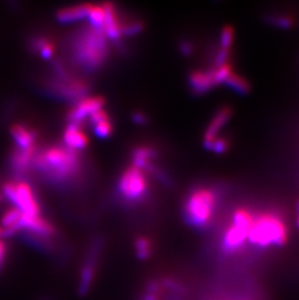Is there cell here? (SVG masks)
Instances as JSON below:
<instances>
[{
  "label": "cell",
  "instance_id": "cell-5",
  "mask_svg": "<svg viewBox=\"0 0 299 300\" xmlns=\"http://www.w3.org/2000/svg\"><path fill=\"white\" fill-rule=\"evenodd\" d=\"M3 192L23 215L39 216L40 206L32 188L25 182H9L3 187Z\"/></svg>",
  "mask_w": 299,
  "mask_h": 300
},
{
  "label": "cell",
  "instance_id": "cell-19",
  "mask_svg": "<svg viewBox=\"0 0 299 300\" xmlns=\"http://www.w3.org/2000/svg\"><path fill=\"white\" fill-rule=\"evenodd\" d=\"M254 221V217L252 213L244 208L237 209L234 212L233 217H232V224L237 226H240L244 229H247L250 231L252 224Z\"/></svg>",
  "mask_w": 299,
  "mask_h": 300
},
{
  "label": "cell",
  "instance_id": "cell-9",
  "mask_svg": "<svg viewBox=\"0 0 299 300\" xmlns=\"http://www.w3.org/2000/svg\"><path fill=\"white\" fill-rule=\"evenodd\" d=\"M249 231L237 225H229L223 237L222 247L225 253H232L242 248L246 239H248Z\"/></svg>",
  "mask_w": 299,
  "mask_h": 300
},
{
  "label": "cell",
  "instance_id": "cell-20",
  "mask_svg": "<svg viewBox=\"0 0 299 300\" xmlns=\"http://www.w3.org/2000/svg\"><path fill=\"white\" fill-rule=\"evenodd\" d=\"M224 84L232 89L238 94H248L250 92V84L243 77L231 73L225 80Z\"/></svg>",
  "mask_w": 299,
  "mask_h": 300
},
{
  "label": "cell",
  "instance_id": "cell-32",
  "mask_svg": "<svg viewBox=\"0 0 299 300\" xmlns=\"http://www.w3.org/2000/svg\"><path fill=\"white\" fill-rule=\"evenodd\" d=\"M181 49H182V52H183L184 54L189 55V54L191 53L193 47H191V45H190L189 43H183L182 46H181Z\"/></svg>",
  "mask_w": 299,
  "mask_h": 300
},
{
  "label": "cell",
  "instance_id": "cell-34",
  "mask_svg": "<svg viewBox=\"0 0 299 300\" xmlns=\"http://www.w3.org/2000/svg\"><path fill=\"white\" fill-rule=\"evenodd\" d=\"M1 199H2V197H1V195H0V202H1Z\"/></svg>",
  "mask_w": 299,
  "mask_h": 300
},
{
  "label": "cell",
  "instance_id": "cell-16",
  "mask_svg": "<svg viewBox=\"0 0 299 300\" xmlns=\"http://www.w3.org/2000/svg\"><path fill=\"white\" fill-rule=\"evenodd\" d=\"M34 156V147L29 149H18L12 157V165L16 172H25L30 163L32 162Z\"/></svg>",
  "mask_w": 299,
  "mask_h": 300
},
{
  "label": "cell",
  "instance_id": "cell-8",
  "mask_svg": "<svg viewBox=\"0 0 299 300\" xmlns=\"http://www.w3.org/2000/svg\"><path fill=\"white\" fill-rule=\"evenodd\" d=\"M104 100L99 96L88 97L79 101L68 114V119L71 122L80 123L86 117L93 115L94 112L102 109Z\"/></svg>",
  "mask_w": 299,
  "mask_h": 300
},
{
  "label": "cell",
  "instance_id": "cell-33",
  "mask_svg": "<svg viewBox=\"0 0 299 300\" xmlns=\"http://www.w3.org/2000/svg\"><path fill=\"white\" fill-rule=\"evenodd\" d=\"M297 225H299V215H298V220H297Z\"/></svg>",
  "mask_w": 299,
  "mask_h": 300
},
{
  "label": "cell",
  "instance_id": "cell-15",
  "mask_svg": "<svg viewBox=\"0 0 299 300\" xmlns=\"http://www.w3.org/2000/svg\"><path fill=\"white\" fill-rule=\"evenodd\" d=\"M91 6V4H78L59 10L56 16L61 23H73L88 17Z\"/></svg>",
  "mask_w": 299,
  "mask_h": 300
},
{
  "label": "cell",
  "instance_id": "cell-22",
  "mask_svg": "<svg viewBox=\"0 0 299 300\" xmlns=\"http://www.w3.org/2000/svg\"><path fill=\"white\" fill-rule=\"evenodd\" d=\"M34 47L36 48L40 55L44 58H50L54 55L55 48L54 45L46 39H38L35 41Z\"/></svg>",
  "mask_w": 299,
  "mask_h": 300
},
{
  "label": "cell",
  "instance_id": "cell-23",
  "mask_svg": "<svg viewBox=\"0 0 299 300\" xmlns=\"http://www.w3.org/2000/svg\"><path fill=\"white\" fill-rule=\"evenodd\" d=\"M213 72H214V80H215L216 84L224 83L225 80L228 78V76L232 73L231 66L229 63L218 66L217 69L213 70Z\"/></svg>",
  "mask_w": 299,
  "mask_h": 300
},
{
  "label": "cell",
  "instance_id": "cell-25",
  "mask_svg": "<svg viewBox=\"0 0 299 300\" xmlns=\"http://www.w3.org/2000/svg\"><path fill=\"white\" fill-rule=\"evenodd\" d=\"M94 126L95 134L100 138L108 137L110 135V133L112 132V124L109 120L98 122V123L94 124Z\"/></svg>",
  "mask_w": 299,
  "mask_h": 300
},
{
  "label": "cell",
  "instance_id": "cell-6",
  "mask_svg": "<svg viewBox=\"0 0 299 300\" xmlns=\"http://www.w3.org/2000/svg\"><path fill=\"white\" fill-rule=\"evenodd\" d=\"M118 187L121 197L130 203L140 202L148 191V183L143 170L133 165L124 171Z\"/></svg>",
  "mask_w": 299,
  "mask_h": 300
},
{
  "label": "cell",
  "instance_id": "cell-11",
  "mask_svg": "<svg viewBox=\"0 0 299 300\" xmlns=\"http://www.w3.org/2000/svg\"><path fill=\"white\" fill-rule=\"evenodd\" d=\"M232 115V111L228 107H224L216 114L212 119L210 124L208 125L204 135V146L207 149L210 148L212 142L217 138L218 133L224 127L225 123L229 121Z\"/></svg>",
  "mask_w": 299,
  "mask_h": 300
},
{
  "label": "cell",
  "instance_id": "cell-4",
  "mask_svg": "<svg viewBox=\"0 0 299 300\" xmlns=\"http://www.w3.org/2000/svg\"><path fill=\"white\" fill-rule=\"evenodd\" d=\"M217 205V196L211 188H200L191 192L184 206L187 224L203 227L211 222Z\"/></svg>",
  "mask_w": 299,
  "mask_h": 300
},
{
  "label": "cell",
  "instance_id": "cell-14",
  "mask_svg": "<svg viewBox=\"0 0 299 300\" xmlns=\"http://www.w3.org/2000/svg\"><path fill=\"white\" fill-rule=\"evenodd\" d=\"M11 134L16 141L19 149H29L34 147L36 139L35 132L22 124H15L11 127Z\"/></svg>",
  "mask_w": 299,
  "mask_h": 300
},
{
  "label": "cell",
  "instance_id": "cell-12",
  "mask_svg": "<svg viewBox=\"0 0 299 300\" xmlns=\"http://www.w3.org/2000/svg\"><path fill=\"white\" fill-rule=\"evenodd\" d=\"M63 139L67 148L71 150H79L83 149L88 144L87 135L81 128L80 123L70 122L66 127Z\"/></svg>",
  "mask_w": 299,
  "mask_h": 300
},
{
  "label": "cell",
  "instance_id": "cell-2",
  "mask_svg": "<svg viewBox=\"0 0 299 300\" xmlns=\"http://www.w3.org/2000/svg\"><path fill=\"white\" fill-rule=\"evenodd\" d=\"M106 35L102 29L90 26L76 37L74 56L84 68L94 69L102 65L108 54Z\"/></svg>",
  "mask_w": 299,
  "mask_h": 300
},
{
  "label": "cell",
  "instance_id": "cell-21",
  "mask_svg": "<svg viewBox=\"0 0 299 300\" xmlns=\"http://www.w3.org/2000/svg\"><path fill=\"white\" fill-rule=\"evenodd\" d=\"M88 18L90 20V24L94 28H101L103 20H104V8L103 5H92L89 12Z\"/></svg>",
  "mask_w": 299,
  "mask_h": 300
},
{
  "label": "cell",
  "instance_id": "cell-7",
  "mask_svg": "<svg viewBox=\"0 0 299 300\" xmlns=\"http://www.w3.org/2000/svg\"><path fill=\"white\" fill-rule=\"evenodd\" d=\"M101 250H102V241L100 239H96L93 241V243L90 246V249L88 250L86 260L81 268V273L79 277L78 288H79L80 295L87 294L93 286L95 272H96V266L98 263V259L101 253Z\"/></svg>",
  "mask_w": 299,
  "mask_h": 300
},
{
  "label": "cell",
  "instance_id": "cell-13",
  "mask_svg": "<svg viewBox=\"0 0 299 300\" xmlns=\"http://www.w3.org/2000/svg\"><path fill=\"white\" fill-rule=\"evenodd\" d=\"M189 84L197 94H202L209 91L216 84L213 70L193 72L189 76Z\"/></svg>",
  "mask_w": 299,
  "mask_h": 300
},
{
  "label": "cell",
  "instance_id": "cell-1",
  "mask_svg": "<svg viewBox=\"0 0 299 300\" xmlns=\"http://www.w3.org/2000/svg\"><path fill=\"white\" fill-rule=\"evenodd\" d=\"M35 163L49 178L63 182L74 176L79 170V157L76 151L67 147H52L39 154Z\"/></svg>",
  "mask_w": 299,
  "mask_h": 300
},
{
  "label": "cell",
  "instance_id": "cell-31",
  "mask_svg": "<svg viewBox=\"0 0 299 300\" xmlns=\"http://www.w3.org/2000/svg\"><path fill=\"white\" fill-rule=\"evenodd\" d=\"M133 119H134V121L137 122V123H144V122H146V118H145V116H144L143 114H141V113L135 114V115L133 116Z\"/></svg>",
  "mask_w": 299,
  "mask_h": 300
},
{
  "label": "cell",
  "instance_id": "cell-10",
  "mask_svg": "<svg viewBox=\"0 0 299 300\" xmlns=\"http://www.w3.org/2000/svg\"><path fill=\"white\" fill-rule=\"evenodd\" d=\"M104 8V20L101 29L106 37L116 40L121 37L122 33V26L120 24L115 7L111 3L103 4Z\"/></svg>",
  "mask_w": 299,
  "mask_h": 300
},
{
  "label": "cell",
  "instance_id": "cell-29",
  "mask_svg": "<svg viewBox=\"0 0 299 300\" xmlns=\"http://www.w3.org/2000/svg\"><path fill=\"white\" fill-rule=\"evenodd\" d=\"M7 255V246L3 241L2 238H0V271L5 263V259Z\"/></svg>",
  "mask_w": 299,
  "mask_h": 300
},
{
  "label": "cell",
  "instance_id": "cell-26",
  "mask_svg": "<svg viewBox=\"0 0 299 300\" xmlns=\"http://www.w3.org/2000/svg\"><path fill=\"white\" fill-rule=\"evenodd\" d=\"M228 148V142L224 138H216L215 140L212 142L210 146V150L214 151L218 154H222L227 150Z\"/></svg>",
  "mask_w": 299,
  "mask_h": 300
},
{
  "label": "cell",
  "instance_id": "cell-3",
  "mask_svg": "<svg viewBox=\"0 0 299 300\" xmlns=\"http://www.w3.org/2000/svg\"><path fill=\"white\" fill-rule=\"evenodd\" d=\"M248 240L257 247L282 246L288 240V228L279 215L266 212L254 218Z\"/></svg>",
  "mask_w": 299,
  "mask_h": 300
},
{
  "label": "cell",
  "instance_id": "cell-17",
  "mask_svg": "<svg viewBox=\"0 0 299 300\" xmlns=\"http://www.w3.org/2000/svg\"><path fill=\"white\" fill-rule=\"evenodd\" d=\"M155 157V151L148 147H141L133 152V166L141 169H149L151 160Z\"/></svg>",
  "mask_w": 299,
  "mask_h": 300
},
{
  "label": "cell",
  "instance_id": "cell-28",
  "mask_svg": "<svg viewBox=\"0 0 299 300\" xmlns=\"http://www.w3.org/2000/svg\"><path fill=\"white\" fill-rule=\"evenodd\" d=\"M142 29V25L140 23H131L130 25H126L125 27H122V33L124 34H134Z\"/></svg>",
  "mask_w": 299,
  "mask_h": 300
},
{
  "label": "cell",
  "instance_id": "cell-30",
  "mask_svg": "<svg viewBox=\"0 0 299 300\" xmlns=\"http://www.w3.org/2000/svg\"><path fill=\"white\" fill-rule=\"evenodd\" d=\"M275 23L278 26H280L281 28H288L291 27L292 19H290V18H288V17H281V18H278V19H276Z\"/></svg>",
  "mask_w": 299,
  "mask_h": 300
},
{
  "label": "cell",
  "instance_id": "cell-24",
  "mask_svg": "<svg viewBox=\"0 0 299 300\" xmlns=\"http://www.w3.org/2000/svg\"><path fill=\"white\" fill-rule=\"evenodd\" d=\"M234 30L233 28L229 26H226L223 28L221 33V47L224 50H229L233 42Z\"/></svg>",
  "mask_w": 299,
  "mask_h": 300
},
{
  "label": "cell",
  "instance_id": "cell-18",
  "mask_svg": "<svg viewBox=\"0 0 299 300\" xmlns=\"http://www.w3.org/2000/svg\"><path fill=\"white\" fill-rule=\"evenodd\" d=\"M134 249L136 255L142 260H148L153 253V243L148 237L146 236H139L134 241Z\"/></svg>",
  "mask_w": 299,
  "mask_h": 300
},
{
  "label": "cell",
  "instance_id": "cell-27",
  "mask_svg": "<svg viewBox=\"0 0 299 300\" xmlns=\"http://www.w3.org/2000/svg\"><path fill=\"white\" fill-rule=\"evenodd\" d=\"M90 118H91V122L94 125L96 123H98V122H104V121L109 120V117H108L107 113L105 112L102 109L94 112L93 115L90 116Z\"/></svg>",
  "mask_w": 299,
  "mask_h": 300
}]
</instances>
